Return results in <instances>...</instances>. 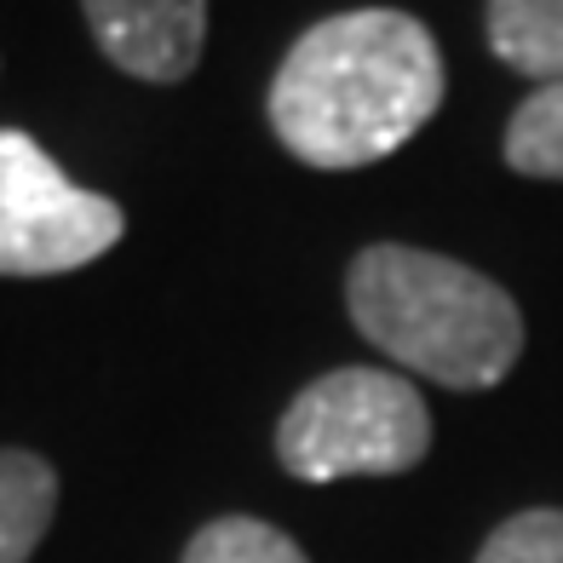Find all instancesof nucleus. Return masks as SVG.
Instances as JSON below:
<instances>
[{"mask_svg": "<svg viewBox=\"0 0 563 563\" xmlns=\"http://www.w3.org/2000/svg\"><path fill=\"white\" fill-rule=\"evenodd\" d=\"M443 104V53L415 12L363 7L311 23L271 81V126L288 156L351 173L402 150Z\"/></svg>", "mask_w": 563, "mask_h": 563, "instance_id": "f257e3e1", "label": "nucleus"}, {"mask_svg": "<svg viewBox=\"0 0 563 563\" xmlns=\"http://www.w3.org/2000/svg\"><path fill=\"white\" fill-rule=\"evenodd\" d=\"M351 322L402 374L489 391L523 356V311L495 276L408 242H374L345 276Z\"/></svg>", "mask_w": 563, "mask_h": 563, "instance_id": "f03ea898", "label": "nucleus"}, {"mask_svg": "<svg viewBox=\"0 0 563 563\" xmlns=\"http://www.w3.org/2000/svg\"><path fill=\"white\" fill-rule=\"evenodd\" d=\"M431 449V408L391 368H334L311 379L276 426V460L299 483L397 477Z\"/></svg>", "mask_w": 563, "mask_h": 563, "instance_id": "7ed1b4c3", "label": "nucleus"}, {"mask_svg": "<svg viewBox=\"0 0 563 563\" xmlns=\"http://www.w3.org/2000/svg\"><path fill=\"white\" fill-rule=\"evenodd\" d=\"M121 208L81 190L46 150L0 126V276H58L81 271L121 242Z\"/></svg>", "mask_w": 563, "mask_h": 563, "instance_id": "20e7f679", "label": "nucleus"}, {"mask_svg": "<svg viewBox=\"0 0 563 563\" xmlns=\"http://www.w3.org/2000/svg\"><path fill=\"white\" fill-rule=\"evenodd\" d=\"M92 41L115 69L173 87L201 64L208 0H81Z\"/></svg>", "mask_w": 563, "mask_h": 563, "instance_id": "39448f33", "label": "nucleus"}, {"mask_svg": "<svg viewBox=\"0 0 563 563\" xmlns=\"http://www.w3.org/2000/svg\"><path fill=\"white\" fill-rule=\"evenodd\" d=\"M58 511V472L30 449H0V563H30Z\"/></svg>", "mask_w": 563, "mask_h": 563, "instance_id": "423d86ee", "label": "nucleus"}, {"mask_svg": "<svg viewBox=\"0 0 563 563\" xmlns=\"http://www.w3.org/2000/svg\"><path fill=\"white\" fill-rule=\"evenodd\" d=\"M489 53L534 87L563 81V0H489Z\"/></svg>", "mask_w": 563, "mask_h": 563, "instance_id": "0eeeda50", "label": "nucleus"}, {"mask_svg": "<svg viewBox=\"0 0 563 563\" xmlns=\"http://www.w3.org/2000/svg\"><path fill=\"white\" fill-rule=\"evenodd\" d=\"M506 167L563 185V81L534 87L518 104V115L506 121Z\"/></svg>", "mask_w": 563, "mask_h": 563, "instance_id": "6e6552de", "label": "nucleus"}, {"mask_svg": "<svg viewBox=\"0 0 563 563\" xmlns=\"http://www.w3.org/2000/svg\"><path fill=\"white\" fill-rule=\"evenodd\" d=\"M185 563H311L288 529L265 518H213L190 534Z\"/></svg>", "mask_w": 563, "mask_h": 563, "instance_id": "1a4fd4ad", "label": "nucleus"}, {"mask_svg": "<svg viewBox=\"0 0 563 563\" xmlns=\"http://www.w3.org/2000/svg\"><path fill=\"white\" fill-rule=\"evenodd\" d=\"M477 563H563V511L558 506H529L518 518H506Z\"/></svg>", "mask_w": 563, "mask_h": 563, "instance_id": "9d476101", "label": "nucleus"}]
</instances>
